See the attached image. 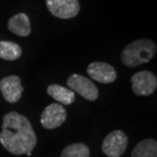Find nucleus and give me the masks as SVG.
I'll list each match as a JSON object with an SVG mask.
<instances>
[{
  "mask_svg": "<svg viewBox=\"0 0 157 157\" xmlns=\"http://www.w3.org/2000/svg\"><path fill=\"white\" fill-rule=\"evenodd\" d=\"M0 143L11 154L30 156L37 144V136L29 119L11 111L3 117Z\"/></svg>",
  "mask_w": 157,
  "mask_h": 157,
  "instance_id": "f257e3e1",
  "label": "nucleus"
},
{
  "mask_svg": "<svg viewBox=\"0 0 157 157\" xmlns=\"http://www.w3.org/2000/svg\"><path fill=\"white\" fill-rule=\"evenodd\" d=\"M157 47L152 40L139 39L131 42L121 51V60L128 67H136L147 63L154 57Z\"/></svg>",
  "mask_w": 157,
  "mask_h": 157,
  "instance_id": "f03ea898",
  "label": "nucleus"
},
{
  "mask_svg": "<svg viewBox=\"0 0 157 157\" xmlns=\"http://www.w3.org/2000/svg\"><path fill=\"white\" fill-rule=\"evenodd\" d=\"M128 139L124 132L115 130L110 132L104 138L101 149L108 157H121L128 147Z\"/></svg>",
  "mask_w": 157,
  "mask_h": 157,
  "instance_id": "7ed1b4c3",
  "label": "nucleus"
},
{
  "mask_svg": "<svg viewBox=\"0 0 157 157\" xmlns=\"http://www.w3.org/2000/svg\"><path fill=\"white\" fill-rule=\"evenodd\" d=\"M68 88L75 93H78L88 101H95L98 98V88L92 81L82 75L74 74L67 78Z\"/></svg>",
  "mask_w": 157,
  "mask_h": 157,
  "instance_id": "20e7f679",
  "label": "nucleus"
},
{
  "mask_svg": "<svg viewBox=\"0 0 157 157\" xmlns=\"http://www.w3.org/2000/svg\"><path fill=\"white\" fill-rule=\"evenodd\" d=\"M46 6L53 17L61 20L76 17L81 10L78 0H46Z\"/></svg>",
  "mask_w": 157,
  "mask_h": 157,
  "instance_id": "39448f33",
  "label": "nucleus"
},
{
  "mask_svg": "<svg viewBox=\"0 0 157 157\" xmlns=\"http://www.w3.org/2000/svg\"><path fill=\"white\" fill-rule=\"evenodd\" d=\"M132 89L137 96H149L155 92L157 78L149 71H138L131 78Z\"/></svg>",
  "mask_w": 157,
  "mask_h": 157,
  "instance_id": "423d86ee",
  "label": "nucleus"
},
{
  "mask_svg": "<svg viewBox=\"0 0 157 157\" xmlns=\"http://www.w3.org/2000/svg\"><path fill=\"white\" fill-rule=\"evenodd\" d=\"M67 119V110L63 106L52 103L44 108L41 113V124L47 130H53L63 124Z\"/></svg>",
  "mask_w": 157,
  "mask_h": 157,
  "instance_id": "0eeeda50",
  "label": "nucleus"
},
{
  "mask_svg": "<svg viewBox=\"0 0 157 157\" xmlns=\"http://www.w3.org/2000/svg\"><path fill=\"white\" fill-rule=\"evenodd\" d=\"M87 73L91 78L101 84H110L117 78V73L115 68L106 62H92L88 65Z\"/></svg>",
  "mask_w": 157,
  "mask_h": 157,
  "instance_id": "6e6552de",
  "label": "nucleus"
},
{
  "mask_svg": "<svg viewBox=\"0 0 157 157\" xmlns=\"http://www.w3.org/2000/svg\"><path fill=\"white\" fill-rule=\"evenodd\" d=\"M0 91L2 96L9 103H15L21 99L24 87L17 76H8L0 81Z\"/></svg>",
  "mask_w": 157,
  "mask_h": 157,
  "instance_id": "1a4fd4ad",
  "label": "nucleus"
},
{
  "mask_svg": "<svg viewBox=\"0 0 157 157\" xmlns=\"http://www.w3.org/2000/svg\"><path fill=\"white\" fill-rule=\"evenodd\" d=\"M7 28L11 33L20 37H27L31 34L32 27H31L30 18L26 13H17L9 18L7 23Z\"/></svg>",
  "mask_w": 157,
  "mask_h": 157,
  "instance_id": "9d476101",
  "label": "nucleus"
},
{
  "mask_svg": "<svg viewBox=\"0 0 157 157\" xmlns=\"http://www.w3.org/2000/svg\"><path fill=\"white\" fill-rule=\"evenodd\" d=\"M47 94L63 105H70L74 103L75 99H76L75 93L71 89H67V88L57 84L49 85L47 88Z\"/></svg>",
  "mask_w": 157,
  "mask_h": 157,
  "instance_id": "9b49d317",
  "label": "nucleus"
},
{
  "mask_svg": "<svg viewBox=\"0 0 157 157\" xmlns=\"http://www.w3.org/2000/svg\"><path fill=\"white\" fill-rule=\"evenodd\" d=\"M131 157H157V142L154 139L141 141L135 146Z\"/></svg>",
  "mask_w": 157,
  "mask_h": 157,
  "instance_id": "f8f14e48",
  "label": "nucleus"
},
{
  "mask_svg": "<svg viewBox=\"0 0 157 157\" xmlns=\"http://www.w3.org/2000/svg\"><path fill=\"white\" fill-rule=\"evenodd\" d=\"M23 50L18 44L11 41H0V58L13 61L21 56Z\"/></svg>",
  "mask_w": 157,
  "mask_h": 157,
  "instance_id": "ddd939ff",
  "label": "nucleus"
},
{
  "mask_svg": "<svg viewBox=\"0 0 157 157\" xmlns=\"http://www.w3.org/2000/svg\"><path fill=\"white\" fill-rule=\"evenodd\" d=\"M60 157H90V150L83 143L71 144L62 150Z\"/></svg>",
  "mask_w": 157,
  "mask_h": 157,
  "instance_id": "4468645a",
  "label": "nucleus"
}]
</instances>
